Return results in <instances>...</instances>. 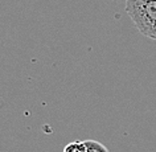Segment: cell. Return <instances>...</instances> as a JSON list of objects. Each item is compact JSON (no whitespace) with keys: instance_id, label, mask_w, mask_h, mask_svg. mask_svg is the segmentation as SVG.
<instances>
[{"instance_id":"cell-1","label":"cell","mask_w":156,"mask_h":152,"mask_svg":"<svg viewBox=\"0 0 156 152\" xmlns=\"http://www.w3.org/2000/svg\"><path fill=\"white\" fill-rule=\"evenodd\" d=\"M126 12L140 33L156 41V0H126Z\"/></svg>"},{"instance_id":"cell-2","label":"cell","mask_w":156,"mask_h":152,"mask_svg":"<svg viewBox=\"0 0 156 152\" xmlns=\"http://www.w3.org/2000/svg\"><path fill=\"white\" fill-rule=\"evenodd\" d=\"M85 144H86V152H110L105 144L97 140H85Z\"/></svg>"},{"instance_id":"cell-3","label":"cell","mask_w":156,"mask_h":152,"mask_svg":"<svg viewBox=\"0 0 156 152\" xmlns=\"http://www.w3.org/2000/svg\"><path fill=\"white\" fill-rule=\"evenodd\" d=\"M64 152H86V144L81 140H76V142L66 144Z\"/></svg>"}]
</instances>
